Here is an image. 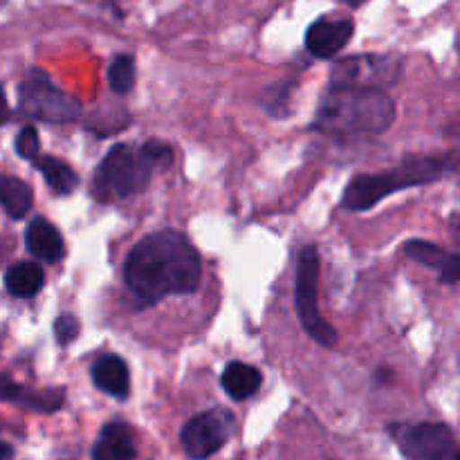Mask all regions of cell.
<instances>
[{"label":"cell","mask_w":460,"mask_h":460,"mask_svg":"<svg viewBox=\"0 0 460 460\" xmlns=\"http://www.w3.org/2000/svg\"><path fill=\"white\" fill-rule=\"evenodd\" d=\"M202 263L184 234L162 229L142 238L124 263V281L144 304H157L171 295L198 290Z\"/></svg>","instance_id":"cell-1"},{"label":"cell","mask_w":460,"mask_h":460,"mask_svg":"<svg viewBox=\"0 0 460 460\" xmlns=\"http://www.w3.org/2000/svg\"><path fill=\"white\" fill-rule=\"evenodd\" d=\"M395 119V103L382 90L332 85L322 99L314 128L331 135H380Z\"/></svg>","instance_id":"cell-2"},{"label":"cell","mask_w":460,"mask_h":460,"mask_svg":"<svg viewBox=\"0 0 460 460\" xmlns=\"http://www.w3.org/2000/svg\"><path fill=\"white\" fill-rule=\"evenodd\" d=\"M171 162H173V151L166 144L146 142L139 148L130 144H117L97 166L94 193L102 200L135 196L144 191L155 169L169 166Z\"/></svg>","instance_id":"cell-3"},{"label":"cell","mask_w":460,"mask_h":460,"mask_svg":"<svg viewBox=\"0 0 460 460\" xmlns=\"http://www.w3.org/2000/svg\"><path fill=\"white\" fill-rule=\"evenodd\" d=\"M454 171H456L454 153L438 157H409V160H404L395 169L355 178L346 187L341 205L349 211H367L376 207L380 200H385L386 196H391V193L436 182V180L445 178V175L454 173Z\"/></svg>","instance_id":"cell-4"},{"label":"cell","mask_w":460,"mask_h":460,"mask_svg":"<svg viewBox=\"0 0 460 460\" xmlns=\"http://www.w3.org/2000/svg\"><path fill=\"white\" fill-rule=\"evenodd\" d=\"M319 252L314 245L304 247L296 261L295 305L304 331L322 346L337 344V331L319 313Z\"/></svg>","instance_id":"cell-5"},{"label":"cell","mask_w":460,"mask_h":460,"mask_svg":"<svg viewBox=\"0 0 460 460\" xmlns=\"http://www.w3.org/2000/svg\"><path fill=\"white\" fill-rule=\"evenodd\" d=\"M18 103L25 115L49 124H70L81 117V103L72 94L63 93L43 72L27 75L18 88Z\"/></svg>","instance_id":"cell-6"},{"label":"cell","mask_w":460,"mask_h":460,"mask_svg":"<svg viewBox=\"0 0 460 460\" xmlns=\"http://www.w3.org/2000/svg\"><path fill=\"white\" fill-rule=\"evenodd\" d=\"M402 76V58L395 54H358L335 63L331 72L332 85L382 90Z\"/></svg>","instance_id":"cell-7"},{"label":"cell","mask_w":460,"mask_h":460,"mask_svg":"<svg viewBox=\"0 0 460 460\" xmlns=\"http://www.w3.org/2000/svg\"><path fill=\"white\" fill-rule=\"evenodd\" d=\"M394 438L407 460H460L452 429L440 422L395 425Z\"/></svg>","instance_id":"cell-8"},{"label":"cell","mask_w":460,"mask_h":460,"mask_svg":"<svg viewBox=\"0 0 460 460\" xmlns=\"http://www.w3.org/2000/svg\"><path fill=\"white\" fill-rule=\"evenodd\" d=\"M232 413L227 409H211V411L198 413L196 418H191L184 425L180 440H182V447L189 458L205 460L227 443L229 436H232Z\"/></svg>","instance_id":"cell-9"},{"label":"cell","mask_w":460,"mask_h":460,"mask_svg":"<svg viewBox=\"0 0 460 460\" xmlns=\"http://www.w3.org/2000/svg\"><path fill=\"white\" fill-rule=\"evenodd\" d=\"M355 25L353 21H346V18H319L317 22L308 27V34H305V48L313 57L317 58H332L340 49H344L349 45V40L353 39Z\"/></svg>","instance_id":"cell-10"},{"label":"cell","mask_w":460,"mask_h":460,"mask_svg":"<svg viewBox=\"0 0 460 460\" xmlns=\"http://www.w3.org/2000/svg\"><path fill=\"white\" fill-rule=\"evenodd\" d=\"M404 254L411 256L420 265H427L431 270H438L440 281L447 286H456L460 279V259L458 254L445 252L436 243L429 241H409L404 243Z\"/></svg>","instance_id":"cell-11"},{"label":"cell","mask_w":460,"mask_h":460,"mask_svg":"<svg viewBox=\"0 0 460 460\" xmlns=\"http://www.w3.org/2000/svg\"><path fill=\"white\" fill-rule=\"evenodd\" d=\"M25 245L43 263H58L66 254V245L58 229L45 218H34L25 232Z\"/></svg>","instance_id":"cell-12"},{"label":"cell","mask_w":460,"mask_h":460,"mask_svg":"<svg viewBox=\"0 0 460 460\" xmlns=\"http://www.w3.org/2000/svg\"><path fill=\"white\" fill-rule=\"evenodd\" d=\"M93 382L99 391L117 400L128 398L130 373L119 355H103L93 367Z\"/></svg>","instance_id":"cell-13"},{"label":"cell","mask_w":460,"mask_h":460,"mask_svg":"<svg viewBox=\"0 0 460 460\" xmlns=\"http://www.w3.org/2000/svg\"><path fill=\"white\" fill-rule=\"evenodd\" d=\"M135 440L128 425L108 422L93 447V460H135Z\"/></svg>","instance_id":"cell-14"},{"label":"cell","mask_w":460,"mask_h":460,"mask_svg":"<svg viewBox=\"0 0 460 460\" xmlns=\"http://www.w3.org/2000/svg\"><path fill=\"white\" fill-rule=\"evenodd\" d=\"M261 382H263V376L259 373V368L250 367L245 362L227 364V368L223 371V377H220V385H223L225 394L232 400L252 398L261 389Z\"/></svg>","instance_id":"cell-15"},{"label":"cell","mask_w":460,"mask_h":460,"mask_svg":"<svg viewBox=\"0 0 460 460\" xmlns=\"http://www.w3.org/2000/svg\"><path fill=\"white\" fill-rule=\"evenodd\" d=\"M45 283L43 268L36 263H16L4 274V286L18 299H31L40 292Z\"/></svg>","instance_id":"cell-16"},{"label":"cell","mask_w":460,"mask_h":460,"mask_svg":"<svg viewBox=\"0 0 460 460\" xmlns=\"http://www.w3.org/2000/svg\"><path fill=\"white\" fill-rule=\"evenodd\" d=\"M0 205L13 220H21L34 205V193L30 184L13 175H0Z\"/></svg>","instance_id":"cell-17"},{"label":"cell","mask_w":460,"mask_h":460,"mask_svg":"<svg viewBox=\"0 0 460 460\" xmlns=\"http://www.w3.org/2000/svg\"><path fill=\"white\" fill-rule=\"evenodd\" d=\"M34 164L36 169L43 173L45 182H48L57 193H72L76 189V184H79V178H76L75 171H72L66 162L57 160V157H36Z\"/></svg>","instance_id":"cell-18"},{"label":"cell","mask_w":460,"mask_h":460,"mask_svg":"<svg viewBox=\"0 0 460 460\" xmlns=\"http://www.w3.org/2000/svg\"><path fill=\"white\" fill-rule=\"evenodd\" d=\"M108 84L117 94H126L135 85V61L128 54H121L108 67Z\"/></svg>","instance_id":"cell-19"},{"label":"cell","mask_w":460,"mask_h":460,"mask_svg":"<svg viewBox=\"0 0 460 460\" xmlns=\"http://www.w3.org/2000/svg\"><path fill=\"white\" fill-rule=\"evenodd\" d=\"M40 151V142H39V133H36L34 126H25L21 133L16 135V153L27 162H34L39 157Z\"/></svg>","instance_id":"cell-20"},{"label":"cell","mask_w":460,"mask_h":460,"mask_svg":"<svg viewBox=\"0 0 460 460\" xmlns=\"http://www.w3.org/2000/svg\"><path fill=\"white\" fill-rule=\"evenodd\" d=\"M295 90V81H286V84H277L272 90H268V94H265V103L263 106L268 108L272 115L277 117H283L281 112V106L283 103L290 102V93Z\"/></svg>","instance_id":"cell-21"},{"label":"cell","mask_w":460,"mask_h":460,"mask_svg":"<svg viewBox=\"0 0 460 460\" xmlns=\"http://www.w3.org/2000/svg\"><path fill=\"white\" fill-rule=\"evenodd\" d=\"M27 395H30V389H22L12 377L0 376V402H18L25 407Z\"/></svg>","instance_id":"cell-22"},{"label":"cell","mask_w":460,"mask_h":460,"mask_svg":"<svg viewBox=\"0 0 460 460\" xmlns=\"http://www.w3.org/2000/svg\"><path fill=\"white\" fill-rule=\"evenodd\" d=\"M54 335H57L58 344H70L79 337V322L72 314H63L54 323Z\"/></svg>","instance_id":"cell-23"},{"label":"cell","mask_w":460,"mask_h":460,"mask_svg":"<svg viewBox=\"0 0 460 460\" xmlns=\"http://www.w3.org/2000/svg\"><path fill=\"white\" fill-rule=\"evenodd\" d=\"M9 119V106H7V99H4L3 90H0V126L7 124Z\"/></svg>","instance_id":"cell-24"},{"label":"cell","mask_w":460,"mask_h":460,"mask_svg":"<svg viewBox=\"0 0 460 460\" xmlns=\"http://www.w3.org/2000/svg\"><path fill=\"white\" fill-rule=\"evenodd\" d=\"M9 456H12V447L4 443H0V460H7Z\"/></svg>","instance_id":"cell-25"},{"label":"cell","mask_w":460,"mask_h":460,"mask_svg":"<svg viewBox=\"0 0 460 460\" xmlns=\"http://www.w3.org/2000/svg\"><path fill=\"white\" fill-rule=\"evenodd\" d=\"M344 4H349V7H359V4H364L367 0H341Z\"/></svg>","instance_id":"cell-26"}]
</instances>
